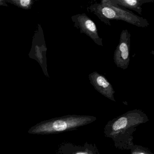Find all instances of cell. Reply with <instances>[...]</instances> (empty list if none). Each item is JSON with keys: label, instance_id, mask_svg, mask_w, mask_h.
Listing matches in <instances>:
<instances>
[{"label": "cell", "instance_id": "6da1fadb", "mask_svg": "<svg viewBox=\"0 0 154 154\" xmlns=\"http://www.w3.org/2000/svg\"><path fill=\"white\" fill-rule=\"evenodd\" d=\"M89 12L96 15L106 25L111 26L112 20H122L138 27H146L149 23L146 19L135 15L130 11L122 8L112 3L109 0H102L100 3H94L87 8Z\"/></svg>", "mask_w": 154, "mask_h": 154}, {"label": "cell", "instance_id": "7a4b0ae2", "mask_svg": "<svg viewBox=\"0 0 154 154\" xmlns=\"http://www.w3.org/2000/svg\"><path fill=\"white\" fill-rule=\"evenodd\" d=\"M95 117L85 115H69L41 122L29 130L28 133L48 135L70 131L91 123Z\"/></svg>", "mask_w": 154, "mask_h": 154}, {"label": "cell", "instance_id": "3957f363", "mask_svg": "<svg viewBox=\"0 0 154 154\" xmlns=\"http://www.w3.org/2000/svg\"><path fill=\"white\" fill-rule=\"evenodd\" d=\"M131 35L128 29L122 31L119 43L114 51L113 60L117 67L127 69L130 63Z\"/></svg>", "mask_w": 154, "mask_h": 154}, {"label": "cell", "instance_id": "277c9868", "mask_svg": "<svg viewBox=\"0 0 154 154\" xmlns=\"http://www.w3.org/2000/svg\"><path fill=\"white\" fill-rule=\"evenodd\" d=\"M72 20L74 23V27L80 29L81 34H85L93 40L96 45L103 46V39L98 34L96 25L85 13L73 16Z\"/></svg>", "mask_w": 154, "mask_h": 154}, {"label": "cell", "instance_id": "5b68a950", "mask_svg": "<svg viewBox=\"0 0 154 154\" xmlns=\"http://www.w3.org/2000/svg\"><path fill=\"white\" fill-rule=\"evenodd\" d=\"M89 78L90 83L96 91L105 97L115 101V91L111 84L103 75L94 72L89 75Z\"/></svg>", "mask_w": 154, "mask_h": 154}, {"label": "cell", "instance_id": "8992f818", "mask_svg": "<svg viewBox=\"0 0 154 154\" xmlns=\"http://www.w3.org/2000/svg\"><path fill=\"white\" fill-rule=\"evenodd\" d=\"M112 3L118 5L122 8L129 9L136 11L139 15H142L141 6L146 2H152L153 1L149 0H109Z\"/></svg>", "mask_w": 154, "mask_h": 154}, {"label": "cell", "instance_id": "52a82bcc", "mask_svg": "<svg viewBox=\"0 0 154 154\" xmlns=\"http://www.w3.org/2000/svg\"><path fill=\"white\" fill-rule=\"evenodd\" d=\"M6 2L25 10L30 9L34 3L32 0H8Z\"/></svg>", "mask_w": 154, "mask_h": 154}, {"label": "cell", "instance_id": "ba28073f", "mask_svg": "<svg viewBox=\"0 0 154 154\" xmlns=\"http://www.w3.org/2000/svg\"><path fill=\"white\" fill-rule=\"evenodd\" d=\"M128 123V119L126 117L119 118L112 124V129L114 131H119L125 128Z\"/></svg>", "mask_w": 154, "mask_h": 154}, {"label": "cell", "instance_id": "9c48e42d", "mask_svg": "<svg viewBox=\"0 0 154 154\" xmlns=\"http://www.w3.org/2000/svg\"><path fill=\"white\" fill-rule=\"evenodd\" d=\"M88 153H89V147L87 146H85L84 150H78L72 154H88Z\"/></svg>", "mask_w": 154, "mask_h": 154}, {"label": "cell", "instance_id": "30bf717a", "mask_svg": "<svg viewBox=\"0 0 154 154\" xmlns=\"http://www.w3.org/2000/svg\"><path fill=\"white\" fill-rule=\"evenodd\" d=\"M0 5L3 6H6V7H8V4H7L6 1H2L1 0L0 1Z\"/></svg>", "mask_w": 154, "mask_h": 154}, {"label": "cell", "instance_id": "8fae6325", "mask_svg": "<svg viewBox=\"0 0 154 154\" xmlns=\"http://www.w3.org/2000/svg\"><path fill=\"white\" fill-rule=\"evenodd\" d=\"M88 147H89V153H88V154H96V153L94 152V150H92V149L91 148V146H88Z\"/></svg>", "mask_w": 154, "mask_h": 154}, {"label": "cell", "instance_id": "7c38bea8", "mask_svg": "<svg viewBox=\"0 0 154 154\" xmlns=\"http://www.w3.org/2000/svg\"><path fill=\"white\" fill-rule=\"evenodd\" d=\"M138 154H146V153H143V152H140V153H139Z\"/></svg>", "mask_w": 154, "mask_h": 154}]
</instances>
